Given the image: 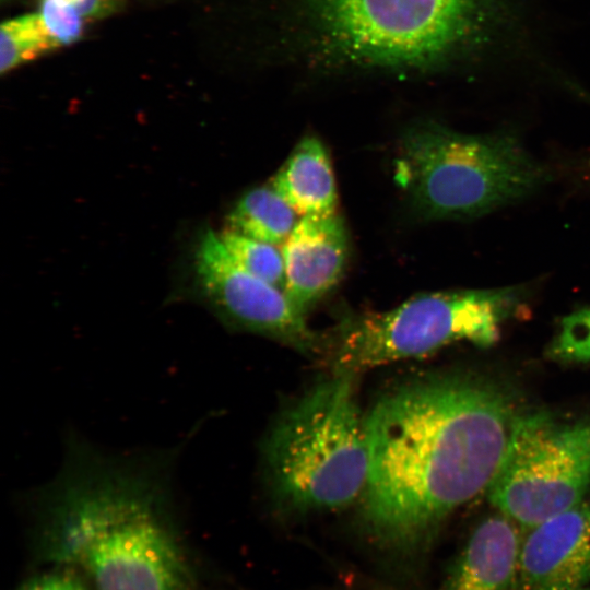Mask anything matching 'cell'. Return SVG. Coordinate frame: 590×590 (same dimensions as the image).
I'll use <instances>...</instances> for the list:
<instances>
[{
  "label": "cell",
  "instance_id": "cell-19",
  "mask_svg": "<svg viewBox=\"0 0 590 590\" xmlns=\"http://www.w3.org/2000/svg\"><path fill=\"white\" fill-rule=\"evenodd\" d=\"M83 19L106 14L114 7V0H81L74 4Z\"/></svg>",
  "mask_w": 590,
  "mask_h": 590
},
{
  "label": "cell",
  "instance_id": "cell-2",
  "mask_svg": "<svg viewBox=\"0 0 590 590\" xmlns=\"http://www.w3.org/2000/svg\"><path fill=\"white\" fill-rule=\"evenodd\" d=\"M156 463L75 444L46 488L54 553L84 568L97 590H190L165 517L168 480Z\"/></svg>",
  "mask_w": 590,
  "mask_h": 590
},
{
  "label": "cell",
  "instance_id": "cell-20",
  "mask_svg": "<svg viewBox=\"0 0 590 590\" xmlns=\"http://www.w3.org/2000/svg\"><path fill=\"white\" fill-rule=\"evenodd\" d=\"M583 168L590 173V155L588 156V158L586 160V163L583 165Z\"/></svg>",
  "mask_w": 590,
  "mask_h": 590
},
{
  "label": "cell",
  "instance_id": "cell-22",
  "mask_svg": "<svg viewBox=\"0 0 590 590\" xmlns=\"http://www.w3.org/2000/svg\"><path fill=\"white\" fill-rule=\"evenodd\" d=\"M580 590H588V589L583 588V589H580Z\"/></svg>",
  "mask_w": 590,
  "mask_h": 590
},
{
  "label": "cell",
  "instance_id": "cell-13",
  "mask_svg": "<svg viewBox=\"0 0 590 590\" xmlns=\"http://www.w3.org/2000/svg\"><path fill=\"white\" fill-rule=\"evenodd\" d=\"M299 216L268 184L244 193L227 214L224 229L282 246Z\"/></svg>",
  "mask_w": 590,
  "mask_h": 590
},
{
  "label": "cell",
  "instance_id": "cell-11",
  "mask_svg": "<svg viewBox=\"0 0 590 590\" xmlns=\"http://www.w3.org/2000/svg\"><path fill=\"white\" fill-rule=\"evenodd\" d=\"M520 532V528L500 512L484 519L437 590H512Z\"/></svg>",
  "mask_w": 590,
  "mask_h": 590
},
{
  "label": "cell",
  "instance_id": "cell-1",
  "mask_svg": "<svg viewBox=\"0 0 590 590\" xmlns=\"http://www.w3.org/2000/svg\"><path fill=\"white\" fill-rule=\"evenodd\" d=\"M519 415L505 387L471 374L425 376L376 402L359 523L389 564L411 571L446 518L488 491Z\"/></svg>",
  "mask_w": 590,
  "mask_h": 590
},
{
  "label": "cell",
  "instance_id": "cell-5",
  "mask_svg": "<svg viewBox=\"0 0 590 590\" xmlns=\"http://www.w3.org/2000/svg\"><path fill=\"white\" fill-rule=\"evenodd\" d=\"M352 375L315 386L283 412L266 444L275 498L288 510H331L361 497L369 449Z\"/></svg>",
  "mask_w": 590,
  "mask_h": 590
},
{
  "label": "cell",
  "instance_id": "cell-15",
  "mask_svg": "<svg viewBox=\"0 0 590 590\" xmlns=\"http://www.w3.org/2000/svg\"><path fill=\"white\" fill-rule=\"evenodd\" d=\"M219 234L225 248L240 267L284 291L285 267L279 246L225 229Z\"/></svg>",
  "mask_w": 590,
  "mask_h": 590
},
{
  "label": "cell",
  "instance_id": "cell-14",
  "mask_svg": "<svg viewBox=\"0 0 590 590\" xmlns=\"http://www.w3.org/2000/svg\"><path fill=\"white\" fill-rule=\"evenodd\" d=\"M58 46L39 13L8 20L0 28V71L5 73Z\"/></svg>",
  "mask_w": 590,
  "mask_h": 590
},
{
  "label": "cell",
  "instance_id": "cell-8",
  "mask_svg": "<svg viewBox=\"0 0 590 590\" xmlns=\"http://www.w3.org/2000/svg\"><path fill=\"white\" fill-rule=\"evenodd\" d=\"M194 296L226 326L259 333L304 353L323 342L285 292L240 267L220 234L206 229L193 252Z\"/></svg>",
  "mask_w": 590,
  "mask_h": 590
},
{
  "label": "cell",
  "instance_id": "cell-10",
  "mask_svg": "<svg viewBox=\"0 0 590 590\" xmlns=\"http://www.w3.org/2000/svg\"><path fill=\"white\" fill-rule=\"evenodd\" d=\"M284 292L304 314L340 281L347 262L349 237L338 214L299 216L281 246Z\"/></svg>",
  "mask_w": 590,
  "mask_h": 590
},
{
  "label": "cell",
  "instance_id": "cell-18",
  "mask_svg": "<svg viewBox=\"0 0 590 590\" xmlns=\"http://www.w3.org/2000/svg\"><path fill=\"white\" fill-rule=\"evenodd\" d=\"M17 590H85V588L71 575L49 574L30 580Z\"/></svg>",
  "mask_w": 590,
  "mask_h": 590
},
{
  "label": "cell",
  "instance_id": "cell-17",
  "mask_svg": "<svg viewBox=\"0 0 590 590\" xmlns=\"http://www.w3.org/2000/svg\"><path fill=\"white\" fill-rule=\"evenodd\" d=\"M39 15L59 46L72 44L80 38L83 17L74 4L64 0H42Z\"/></svg>",
  "mask_w": 590,
  "mask_h": 590
},
{
  "label": "cell",
  "instance_id": "cell-9",
  "mask_svg": "<svg viewBox=\"0 0 590 590\" xmlns=\"http://www.w3.org/2000/svg\"><path fill=\"white\" fill-rule=\"evenodd\" d=\"M524 532L512 590H580L590 583V498Z\"/></svg>",
  "mask_w": 590,
  "mask_h": 590
},
{
  "label": "cell",
  "instance_id": "cell-3",
  "mask_svg": "<svg viewBox=\"0 0 590 590\" xmlns=\"http://www.w3.org/2000/svg\"><path fill=\"white\" fill-rule=\"evenodd\" d=\"M314 68L429 73L481 48L509 0H273Z\"/></svg>",
  "mask_w": 590,
  "mask_h": 590
},
{
  "label": "cell",
  "instance_id": "cell-7",
  "mask_svg": "<svg viewBox=\"0 0 590 590\" xmlns=\"http://www.w3.org/2000/svg\"><path fill=\"white\" fill-rule=\"evenodd\" d=\"M590 489V423L520 414L487 491L498 512L527 531L569 509Z\"/></svg>",
  "mask_w": 590,
  "mask_h": 590
},
{
  "label": "cell",
  "instance_id": "cell-6",
  "mask_svg": "<svg viewBox=\"0 0 590 590\" xmlns=\"http://www.w3.org/2000/svg\"><path fill=\"white\" fill-rule=\"evenodd\" d=\"M527 292L512 285L418 294L393 309L343 321L323 352L333 374L356 376L457 341L491 346Z\"/></svg>",
  "mask_w": 590,
  "mask_h": 590
},
{
  "label": "cell",
  "instance_id": "cell-21",
  "mask_svg": "<svg viewBox=\"0 0 590 590\" xmlns=\"http://www.w3.org/2000/svg\"><path fill=\"white\" fill-rule=\"evenodd\" d=\"M64 1H67L69 3H72V4H75V3L80 2L81 0H64Z\"/></svg>",
  "mask_w": 590,
  "mask_h": 590
},
{
  "label": "cell",
  "instance_id": "cell-4",
  "mask_svg": "<svg viewBox=\"0 0 590 590\" xmlns=\"http://www.w3.org/2000/svg\"><path fill=\"white\" fill-rule=\"evenodd\" d=\"M397 180L421 220H471L521 201L551 180L512 132L463 133L411 123L398 144Z\"/></svg>",
  "mask_w": 590,
  "mask_h": 590
},
{
  "label": "cell",
  "instance_id": "cell-12",
  "mask_svg": "<svg viewBox=\"0 0 590 590\" xmlns=\"http://www.w3.org/2000/svg\"><path fill=\"white\" fill-rule=\"evenodd\" d=\"M270 185L298 216L337 213L338 193L330 157L315 135L298 142Z\"/></svg>",
  "mask_w": 590,
  "mask_h": 590
},
{
  "label": "cell",
  "instance_id": "cell-16",
  "mask_svg": "<svg viewBox=\"0 0 590 590\" xmlns=\"http://www.w3.org/2000/svg\"><path fill=\"white\" fill-rule=\"evenodd\" d=\"M562 363L590 364V306L564 317L548 350Z\"/></svg>",
  "mask_w": 590,
  "mask_h": 590
}]
</instances>
